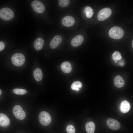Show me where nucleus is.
I'll use <instances>...</instances> for the list:
<instances>
[{"label": "nucleus", "mask_w": 133, "mask_h": 133, "mask_svg": "<svg viewBox=\"0 0 133 133\" xmlns=\"http://www.w3.org/2000/svg\"><path fill=\"white\" fill-rule=\"evenodd\" d=\"M33 75L36 81H40L43 77V73L42 70L39 68H36L33 71Z\"/></svg>", "instance_id": "obj_17"}, {"label": "nucleus", "mask_w": 133, "mask_h": 133, "mask_svg": "<svg viewBox=\"0 0 133 133\" xmlns=\"http://www.w3.org/2000/svg\"><path fill=\"white\" fill-rule=\"evenodd\" d=\"M66 130L68 133H75V129L74 126L69 125L67 126Z\"/></svg>", "instance_id": "obj_24"}, {"label": "nucleus", "mask_w": 133, "mask_h": 133, "mask_svg": "<svg viewBox=\"0 0 133 133\" xmlns=\"http://www.w3.org/2000/svg\"><path fill=\"white\" fill-rule=\"evenodd\" d=\"M111 10L108 8H105L100 10L99 12L97 17L100 21H103L109 17L112 14Z\"/></svg>", "instance_id": "obj_6"}, {"label": "nucleus", "mask_w": 133, "mask_h": 133, "mask_svg": "<svg viewBox=\"0 0 133 133\" xmlns=\"http://www.w3.org/2000/svg\"><path fill=\"white\" fill-rule=\"evenodd\" d=\"M44 44V41L42 38L40 37L37 38L34 43V47L36 50H39L42 49Z\"/></svg>", "instance_id": "obj_16"}, {"label": "nucleus", "mask_w": 133, "mask_h": 133, "mask_svg": "<svg viewBox=\"0 0 133 133\" xmlns=\"http://www.w3.org/2000/svg\"><path fill=\"white\" fill-rule=\"evenodd\" d=\"M95 128V123L90 121L87 123L85 125V128L87 133H94Z\"/></svg>", "instance_id": "obj_18"}, {"label": "nucleus", "mask_w": 133, "mask_h": 133, "mask_svg": "<svg viewBox=\"0 0 133 133\" xmlns=\"http://www.w3.org/2000/svg\"><path fill=\"white\" fill-rule=\"evenodd\" d=\"M5 47L4 43L1 41L0 42V51L2 50Z\"/></svg>", "instance_id": "obj_25"}, {"label": "nucleus", "mask_w": 133, "mask_h": 133, "mask_svg": "<svg viewBox=\"0 0 133 133\" xmlns=\"http://www.w3.org/2000/svg\"><path fill=\"white\" fill-rule=\"evenodd\" d=\"M132 46L133 48V39L132 40Z\"/></svg>", "instance_id": "obj_27"}, {"label": "nucleus", "mask_w": 133, "mask_h": 133, "mask_svg": "<svg viewBox=\"0 0 133 133\" xmlns=\"http://www.w3.org/2000/svg\"><path fill=\"white\" fill-rule=\"evenodd\" d=\"M75 22L74 18L70 16H66L64 17L61 20L62 25L66 27H70L73 25Z\"/></svg>", "instance_id": "obj_9"}, {"label": "nucleus", "mask_w": 133, "mask_h": 133, "mask_svg": "<svg viewBox=\"0 0 133 133\" xmlns=\"http://www.w3.org/2000/svg\"><path fill=\"white\" fill-rule=\"evenodd\" d=\"M62 38L60 35H57L55 36L50 42V46L52 49L56 48L62 42Z\"/></svg>", "instance_id": "obj_10"}, {"label": "nucleus", "mask_w": 133, "mask_h": 133, "mask_svg": "<svg viewBox=\"0 0 133 133\" xmlns=\"http://www.w3.org/2000/svg\"><path fill=\"white\" fill-rule=\"evenodd\" d=\"M130 107V105L129 102L127 100H124L121 102L120 105L119 109L121 112L126 113L129 111Z\"/></svg>", "instance_id": "obj_12"}, {"label": "nucleus", "mask_w": 133, "mask_h": 133, "mask_svg": "<svg viewBox=\"0 0 133 133\" xmlns=\"http://www.w3.org/2000/svg\"><path fill=\"white\" fill-rule=\"evenodd\" d=\"M14 16L13 11L9 8L4 7L0 10V17L4 20H10L13 18Z\"/></svg>", "instance_id": "obj_2"}, {"label": "nucleus", "mask_w": 133, "mask_h": 133, "mask_svg": "<svg viewBox=\"0 0 133 133\" xmlns=\"http://www.w3.org/2000/svg\"><path fill=\"white\" fill-rule=\"evenodd\" d=\"M70 1V0H58V3L60 7H64L68 5Z\"/></svg>", "instance_id": "obj_22"}, {"label": "nucleus", "mask_w": 133, "mask_h": 133, "mask_svg": "<svg viewBox=\"0 0 133 133\" xmlns=\"http://www.w3.org/2000/svg\"><path fill=\"white\" fill-rule=\"evenodd\" d=\"M13 92L15 94L17 95H23L27 93V91L24 89L15 88L13 90Z\"/></svg>", "instance_id": "obj_23"}, {"label": "nucleus", "mask_w": 133, "mask_h": 133, "mask_svg": "<svg viewBox=\"0 0 133 133\" xmlns=\"http://www.w3.org/2000/svg\"><path fill=\"white\" fill-rule=\"evenodd\" d=\"M109 35L111 38L119 39L121 38L124 34L123 29L117 26H115L111 28L109 31Z\"/></svg>", "instance_id": "obj_1"}, {"label": "nucleus", "mask_w": 133, "mask_h": 133, "mask_svg": "<svg viewBox=\"0 0 133 133\" xmlns=\"http://www.w3.org/2000/svg\"><path fill=\"white\" fill-rule=\"evenodd\" d=\"M31 6L33 10L38 13H43L45 10V7L42 2L37 0L33 1L31 4Z\"/></svg>", "instance_id": "obj_7"}, {"label": "nucleus", "mask_w": 133, "mask_h": 133, "mask_svg": "<svg viewBox=\"0 0 133 133\" xmlns=\"http://www.w3.org/2000/svg\"><path fill=\"white\" fill-rule=\"evenodd\" d=\"M61 68L62 71L65 73L70 72L72 69L70 63L68 61H65L62 63L61 65Z\"/></svg>", "instance_id": "obj_14"}, {"label": "nucleus", "mask_w": 133, "mask_h": 133, "mask_svg": "<svg viewBox=\"0 0 133 133\" xmlns=\"http://www.w3.org/2000/svg\"><path fill=\"white\" fill-rule=\"evenodd\" d=\"M112 57L113 60L116 63H117V61L120 60L122 58L121 54L117 51H116L113 53L112 55Z\"/></svg>", "instance_id": "obj_21"}, {"label": "nucleus", "mask_w": 133, "mask_h": 133, "mask_svg": "<svg viewBox=\"0 0 133 133\" xmlns=\"http://www.w3.org/2000/svg\"><path fill=\"white\" fill-rule=\"evenodd\" d=\"M84 12L86 15V17L88 18L91 17L93 14V9L89 6H86L84 8Z\"/></svg>", "instance_id": "obj_20"}, {"label": "nucleus", "mask_w": 133, "mask_h": 133, "mask_svg": "<svg viewBox=\"0 0 133 133\" xmlns=\"http://www.w3.org/2000/svg\"><path fill=\"white\" fill-rule=\"evenodd\" d=\"M84 38L81 35H78L73 38L71 40V44L73 47H76L81 45L83 43Z\"/></svg>", "instance_id": "obj_11"}, {"label": "nucleus", "mask_w": 133, "mask_h": 133, "mask_svg": "<svg viewBox=\"0 0 133 133\" xmlns=\"http://www.w3.org/2000/svg\"><path fill=\"white\" fill-rule=\"evenodd\" d=\"M107 125L109 128L113 130H117L120 127V124L117 121L112 118H108L106 121Z\"/></svg>", "instance_id": "obj_8"}, {"label": "nucleus", "mask_w": 133, "mask_h": 133, "mask_svg": "<svg viewBox=\"0 0 133 133\" xmlns=\"http://www.w3.org/2000/svg\"><path fill=\"white\" fill-rule=\"evenodd\" d=\"M119 60L120 61L119 62L118 64L120 66H123L124 65V61L122 60Z\"/></svg>", "instance_id": "obj_26"}, {"label": "nucleus", "mask_w": 133, "mask_h": 133, "mask_svg": "<svg viewBox=\"0 0 133 133\" xmlns=\"http://www.w3.org/2000/svg\"><path fill=\"white\" fill-rule=\"evenodd\" d=\"M13 112L15 117L20 120H22L25 117L26 114L25 112L19 105H16L13 107Z\"/></svg>", "instance_id": "obj_5"}, {"label": "nucleus", "mask_w": 133, "mask_h": 133, "mask_svg": "<svg viewBox=\"0 0 133 133\" xmlns=\"http://www.w3.org/2000/svg\"><path fill=\"white\" fill-rule=\"evenodd\" d=\"M82 85V83L80 82L77 81L73 83L71 85V88L73 90L78 91L81 88Z\"/></svg>", "instance_id": "obj_19"}, {"label": "nucleus", "mask_w": 133, "mask_h": 133, "mask_svg": "<svg viewBox=\"0 0 133 133\" xmlns=\"http://www.w3.org/2000/svg\"><path fill=\"white\" fill-rule=\"evenodd\" d=\"M114 83L116 87L118 88H120L124 86L125 82L121 76L119 75H117L115 76L114 78Z\"/></svg>", "instance_id": "obj_15"}, {"label": "nucleus", "mask_w": 133, "mask_h": 133, "mask_svg": "<svg viewBox=\"0 0 133 133\" xmlns=\"http://www.w3.org/2000/svg\"><path fill=\"white\" fill-rule=\"evenodd\" d=\"M11 60L13 64L17 66H21L24 64L25 58L22 54L19 53L14 54L12 56Z\"/></svg>", "instance_id": "obj_3"}, {"label": "nucleus", "mask_w": 133, "mask_h": 133, "mask_svg": "<svg viewBox=\"0 0 133 133\" xmlns=\"http://www.w3.org/2000/svg\"><path fill=\"white\" fill-rule=\"evenodd\" d=\"M38 118L40 123L44 126L48 125L50 123L51 121V117L49 114L44 111L40 113Z\"/></svg>", "instance_id": "obj_4"}, {"label": "nucleus", "mask_w": 133, "mask_h": 133, "mask_svg": "<svg viewBox=\"0 0 133 133\" xmlns=\"http://www.w3.org/2000/svg\"><path fill=\"white\" fill-rule=\"evenodd\" d=\"M2 93V91L1 89L0 90V95Z\"/></svg>", "instance_id": "obj_28"}, {"label": "nucleus", "mask_w": 133, "mask_h": 133, "mask_svg": "<svg viewBox=\"0 0 133 133\" xmlns=\"http://www.w3.org/2000/svg\"><path fill=\"white\" fill-rule=\"evenodd\" d=\"M10 120L8 117L5 114L0 113V125L2 127H6L10 124Z\"/></svg>", "instance_id": "obj_13"}]
</instances>
